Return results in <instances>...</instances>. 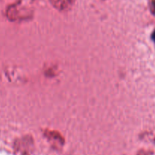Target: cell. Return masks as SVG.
Here are the masks:
<instances>
[{"mask_svg": "<svg viewBox=\"0 0 155 155\" xmlns=\"http://www.w3.org/2000/svg\"><path fill=\"white\" fill-rule=\"evenodd\" d=\"M151 37H152V40L155 42V30L154 31V33H152V36H151Z\"/></svg>", "mask_w": 155, "mask_h": 155, "instance_id": "cell-1", "label": "cell"}, {"mask_svg": "<svg viewBox=\"0 0 155 155\" xmlns=\"http://www.w3.org/2000/svg\"><path fill=\"white\" fill-rule=\"evenodd\" d=\"M154 9H155V2H154Z\"/></svg>", "mask_w": 155, "mask_h": 155, "instance_id": "cell-2", "label": "cell"}]
</instances>
